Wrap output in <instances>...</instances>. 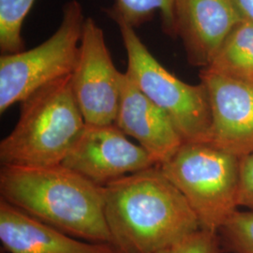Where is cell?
<instances>
[{"mask_svg": "<svg viewBox=\"0 0 253 253\" xmlns=\"http://www.w3.org/2000/svg\"><path fill=\"white\" fill-rule=\"evenodd\" d=\"M118 25L127 55L126 73L145 96L168 116L184 143L208 142L211 111L204 84L181 81L160 63L122 19Z\"/></svg>", "mask_w": 253, "mask_h": 253, "instance_id": "5", "label": "cell"}, {"mask_svg": "<svg viewBox=\"0 0 253 253\" xmlns=\"http://www.w3.org/2000/svg\"><path fill=\"white\" fill-rule=\"evenodd\" d=\"M84 126L71 75L51 83L21 102L16 126L0 142L1 165L62 164Z\"/></svg>", "mask_w": 253, "mask_h": 253, "instance_id": "3", "label": "cell"}, {"mask_svg": "<svg viewBox=\"0 0 253 253\" xmlns=\"http://www.w3.org/2000/svg\"><path fill=\"white\" fill-rule=\"evenodd\" d=\"M115 125L135 139L159 166L170 160L184 143L168 116L137 87L126 72L120 74Z\"/></svg>", "mask_w": 253, "mask_h": 253, "instance_id": "11", "label": "cell"}, {"mask_svg": "<svg viewBox=\"0 0 253 253\" xmlns=\"http://www.w3.org/2000/svg\"><path fill=\"white\" fill-rule=\"evenodd\" d=\"M218 233L199 229L157 253H222Z\"/></svg>", "mask_w": 253, "mask_h": 253, "instance_id": "17", "label": "cell"}, {"mask_svg": "<svg viewBox=\"0 0 253 253\" xmlns=\"http://www.w3.org/2000/svg\"><path fill=\"white\" fill-rule=\"evenodd\" d=\"M238 207L253 210V154L240 159Z\"/></svg>", "mask_w": 253, "mask_h": 253, "instance_id": "18", "label": "cell"}, {"mask_svg": "<svg viewBox=\"0 0 253 253\" xmlns=\"http://www.w3.org/2000/svg\"><path fill=\"white\" fill-rule=\"evenodd\" d=\"M208 91L211 127L208 143L241 159L253 154V84L208 69L200 72Z\"/></svg>", "mask_w": 253, "mask_h": 253, "instance_id": "9", "label": "cell"}, {"mask_svg": "<svg viewBox=\"0 0 253 253\" xmlns=\"http://www.w3.org/2000/svg\"><path fill=\"white\" fill-rule=\"evenodd\" d=\"M85 18L82 5L63 6L58 28L30 50L0 56V113L22 102L47 84L72 75L77 64Z\"/></svg>", "mask_w": 253, "mask_h": 253, "instance_id": "6", "label": "cell"}, {"mask_svg": "<svg viewBox=\"0 0 253 253\" xmlns=\"http://www.w3.org/2000/svg\"><path fill=\"white\" fill-rule=\"evenodd\" d=\"M174 0H116L115 4L105 9L111 19L120 18L132 27L144 25L159 11L162 17L163 31L169 36L175 35Z\"/></svg>", "mask_w": 253, "mask_h": 253, "instance_id": "14", "label": "cell"}, {"mask_svg": "<svg viewBox=\"0 0 253 253\" xmlns=\"http://www.w3.org/2000/svg\"><path fill=\"white\" fill-rule=\"evenodd\" d=\"M222 251L253 253V210L236 211L218 231Z\"/></svg>", "mask_w": 253, "mask_h": 253, "instance_id": "16", "label": "cell"}, {"mask_svg": "<svg viewBox=\"0 0 253 253\" xmlns=\"http://www.w3.org/2000/svg\"><path fill=\"white\" fill-rule=\"evenodd\" d=\"M62 165L105 187L158 164L141 145L131 143L115 124H85Z\"/></svg>", "mask_w": 253, "mask_h": 253, "instance_id": "8", "label": "cell"}, {"mask_svg": "<svg viewBox=\"0 0 253 253\" xmlns=\"http://www.w3.org/2000/svg\"><path fill=\"white\" fill-rule=\"evenodd\" d=\"M245 19L253 22V0H236Z\"/></svg>", "mask_w": 253, "mask_h": 253, "instance_id": "19", "label": "cell"}, {"mask_svg": "<svg viewBox=\"0 0 253 253\" xmlns=\"http://www.w3.org/2000/svg\"><path fill=\"white\" fill-rule=\"evenodd\" d=\"M251 83H252V84H253V81L251 82Z\"/></svg>", "mask_w": 253, "mask_h": 253, "instance_id": "20", "label": "cell"}, {"mask_svg": "<svg viewBox=\"0 0 253 253\" xmlns=\"http://www.w3.org/2000/svg\"><path fill=\"white\" fill-rule=\"evenodd\" d=\"M36 0H0V51L2 54L25 51L22 27Z\"/></svg>", "mask_w": 253, "mask_h": 253, "instance_id": "15", "label": "cell"}, {"mask_svg": "<svg viewBox=\"0 0 253 253\" xmlns=\"http://www.w3.org/2000/svg\"><path fill=\"white\" fill-rule=\"evenodd\" d=\"M175 35L188 60L201 70L208 68L218 49L244 18L236 0H174Z\"/></svg>", "mask_w": 253, "mask_h": 253, "instance_id": "10", "label": "cell"}, {"mask_svg": "<svg viewBox=\"0 0 253 253\" xmlns=\"http://www.w3.org/2000/svg\"><path fill=\"white\" fill-rule=\"evenodd\" d=\"M0 195V199L66 235L90 243H113L104 213L105 187L62 164L1 165Z\"/></svg>", "mask_w": 253, "mask_h": 253, "instance_id": "2", "label": "cell"}, {"mask_svg": "<svg viewBox=\"0 0 253 253\" xmlns=\"http://www.w3.org/2000/svg\"><path fill=\"white\" fill-rule=\"evenodd\" d=\"M160 168L187 200L200 229L218 233L237 211L239 158L208 142L183 143Z\"/></svg>", "mask_w": 253, "mask_h": 253, "instance_id": "4", "label": "cell"}, {"mask_svg": "<svg viewBox=\"0 0 253 253\" xmlns=\"http://www.w3.org/2000/svg\"><path fill=\"white\" fill-rule=\"evenodd\" d=\"M105 218L118 253H157L199 230L187 200L160 166L105 186Z\"/></svg>", "mask_w": 253, "mask_h": 253, "instance_id": "1", "label": "cell"}, {"mask_svg": "<svg viewBox=\"0 0 253 253\" xmlns=\"http://www.w3.org/2000/svg\"><path fill=\"white\" fill-rule=\"evenodd\" d=\"M0 241L7 253H118L112 245L90 243L66 235L3 199Z\"/></svg>", "mask_w": 253, "mask_h": 253, "instance_id": "12", "label": "cell"}, {"mask_svg": "<svg viewBox=\"0 0 253 253\" xmlns=\"http://www.w3.org/2000/svg\"><path fill=\"white\" fill-rule=\"evenodd\" d=\"M209 71L242 81L253 80V22L243 19L229 33Z\"/></svg>", "mask_w": 253, "mask_h": 253, "instance_id": "13", "label": "cell"}, {"mask_svg": "<svg viewBox=\"0 0 253 253\" xmlns=\"http://www.w3.org/2000/svg\"><path fill=\"white\" fill-rule=\"evenodd\" d=\"M120 74L103 30L95 20L85 18L78 60L71 75L73 96L85 124H115L120 100Z\"/></svg>", "mask_w": 253, "mask_h": 253, "instance_id": "7", "label": "cell"}]
</instances>
